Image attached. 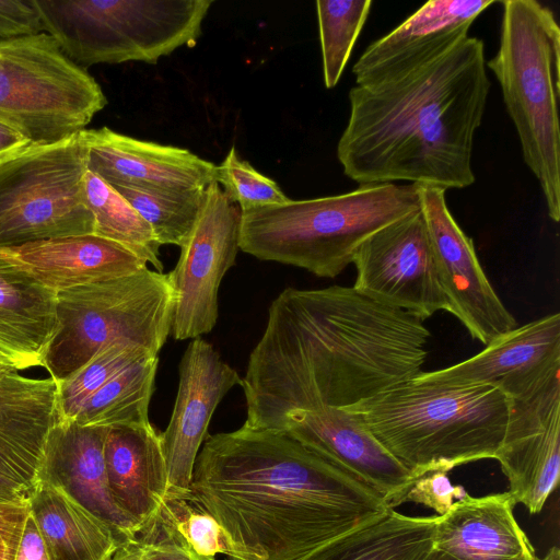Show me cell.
I'll return each instance as SVG.
<instances>
[{
    "instance_id": "cell-19",
    "label": "cell",
    "mask_w": 560,
    "mask_h": 560,
    "mask_svg": "<svg viewBox=\"0 0 560 560\" xmlns=\"http://www.w3.org/2000/svg\"><path fill=\"white\" fill-rule=\"evenodd\" d=\"M494 0H431L392 32L370 44L352 68L357 85L412 71L468 36L474 21Z\"/></svg>"
},
{
    "instance_id": "cell-30",
    "label": "cell",
    "mask_w": 560,
    "mask_h": 560,
    "mask_svg": "<svg viewBox=\"0 0 560 560\" xmlns=\"http://www.w3.org/2000/svg\"><path fill=\"white\" fill-rule=\"evenodd\" d=\"M148 349L115 341L97 350L83 365L56 382V423L75 421L86 400L118 372L148 355Z\"/></svg>"
},
{
    "instance_id": "cell-15",
    "label": "cell",
    "mask_w": 560,
    "mask_h": 560,
    "mask_svg": "<svg viewBox=\"0 0 560 560\" xmlns=\"http://www.w3.org/2000/svg\"><path fill=\"white\" fill-rule=\"evenodd\" d=\"M276 430L366 485L390 509L402 503L417 479L345 408L295 410Z\"/></svg>"
},
{
    "instance_id": "cell-13",
    "label": "cell",
    "mask_w": 560,
    "mask_h": 560,
    "mask_svg": "<svg viewBox=\"0 0 560 560\" xmlns=\"http://www.w3.org/2000/svg\"><path fill=\"white\" fill-rule=\"evenodd\" d=\"M420 205L442 290L454 315L485 346L517 326L485 273L474 243L446 205L445 191L419 186Z\"/></svg>"
},
{
    "instance_id": "cell-27",
    "label": "cell",
    "mask_w": 560,
    "mask_h": 560,
    "mask_svg": "<svg viewBox=\"0 0 560 560\" xmlns=\"http://www.w3.org/2000/svg\"><path fill=\"white\" fill-rule=\"evenodd\" d=\"M435 518L436 515L409 516L389 509L307 560H423L433 547Z\"/></svg>"
},
{
    "instance_id": "cell-42",
    "label": "cell",
    "mask_w": 560,
    "mask_h": 560,
    "mask_svg": "<svg viewBox=\"0 0 560 560\" xmlns=\"http://www.w3.org/2000/svg\"><path fill=\"white\" fill-rule=\"evenodd\" d=\"M423 560H456L453 557L448 556L445 552L436 550L432 547L429 553L423 558ZM541 560V558H540Z\"/></svg>"
},
{
    "instance_id": "cell-20",
    "label": "cell",
    "mask_w": 560,
    "mask_h": 560,
    "mask_svg": "<svg viewBox=\"0 0 560 560\" xmlns=\"http://www.w3.org/2000/svg\"><path fill=\"white\" fill-rule=\"evenodd\" d=\"M107 431L105 427L77 422L55 423L45 443L36 481L45 480L63 489L105 522L120 545L133 538L141 526L112 497L104 455Z\"/></svg>"
},
{
    "instance_id": "cell-43",
    "label": "cell",
    "mask_w": 560,
    "mask_h": 560,
    "mask_svg": "<svg viewBox=\"0 0 560 560\" xmlns=\"http://www.w3.org/2000/svg\"><path fill=\"white\" fill-rule=\"evenodd\" d=\"M10 372H18V370L5 357L0 354V375Z\"/></svg>"
},
{
    "instance_id": "cell-14",
    "label": "cell",
    "mask_w": 560,
    "mask_h": 560,
    "mask_svg": "<svg viewBox=\"0 0 560 560\" xmlns=\"http://www.w3.org/2000/svg\"><path fill=\"white\" fill-rule=\"evenodd\" d=\"M510 398V416L497 456L515 503L539 513L556 489L560 471V378Z\"/></svg>"
},
{
    "instance_id": "cell-16",
    "label": "cell",
    "mask_w": 560,
    "mask_h": 560,
    "mask_svg": "<svg viewBox=\"0 0 560 560\" xmlns=\"http://www.w3.org/2000/svg\"><path fill=\"white\" fill-rule=\"evenodd\" d=\"M178 372L174 409L160 436L167 467V489L187 490L212 415L230 389L243 385V378L200 337L189 342Z\"/></svg>"
},
{
    "instance_id": "cell-24",
    "label": "cell",
    "mask_w": 560,
    "mask_h": 560,
    "mask_svg": "<svg viewBox=\"0 0 560 560\" xmlns=\"http://www.w3.org/2000/svg\"><path fill=\"white\" fill-rule=\"evenodd\" d=\"M104 455L114 501L142 526L159 511L167 490L160 432L151 423L108 428Z\"/></svg>"
},
{
    "instance_id": "cell-37",
    "label": "cell",
    "mask_w": 560,
    "mask_h": 560,
    "mask_svg": "<svg viewBox=\"0 0 560 560\" xmlns=\"http://www.w3.org/2000/svg\"><path fill=\"white\" fill-rule=\"evenodd\" d=\"M44 33L35 0H0V40Z\"/></svg>"
},
{
    "instance_id": "cell-32",
    "label": "cell",
    "mask_w": 560,
    "mask_h": 560,
    "mask_svg": "<svg viewBox=\"0 0 560 560\" xmlns=\"http://www.w3.org/2000/svg\"><path fill=\"white\" fill-rule=\"evenodd\" d=\"M112 187L148 222L161 246L180 247L184 244L198 219L206 196V188L167 192L127 186Z\"/></svg>"
},
{
    "instance_id": "cell-9",
    "label": "cell",
    "mask_w": 560,
    "mask_h": 560,
    "mask_svg": "<svg viewBox=\"0 0 560 560\" xmlns=\"http://www.w3.org/2000/svg\"><path fill=\"white\" fill-rule=\"evenodd\" d=\"M106 104L96 80L50 35L0 40V121L33 144L84 130Z\"/></svg>"
},
{
    "instance_id": "cell-26",
    "label": "cell",
    "mask_w": 560,
    "mask_h": 560,
    "mask_svg": "<svg viewBox=\"0 0 560 560\" xmlns=\"http://www.w3.org/2000/svg\"><path fill=\"white\" fill-rule=\"evenodd\" d=\"M26 504L49 560H109L119 545L105 522L60 487L37 480L28 490Z\"/></svg>"
},
{
    "instance_id": "cell-18",
    "label": "cell",
    "mask_w": 560,
    "mask_h": 560,
    "mask_svg": "<svg viewBox=\"0 0 560 560\" xmlns=\"http://www.w3.org/2000/svg\"><path fill=\"white\" fill-rule=\"evenodd\" d=\"M80 133L88 171L112 186L188 192L215 182L217 165L187 149L136 139L107 127Z\"/></svg>"
},
{
    "instance_id": "cell-38",
    "label": "cell",
    "mask_w": 560,
    "mask_h": 560,
    "mask_svg": "<svg viewBox=\"0 0 560 560\" xmlns=\"http://www.w3.org/2000/svg\"><path fill=\"white\" fill-rule=\"evenodd\" d=\"M11 560H49L46 544L26 500L20 511Z\"/></svg>"
},
{
    "instance_id": "cell-5",
    "label": "cell",
    "mask_w": 560,
    "mask_h": 560,
    "mask_svg": "<svg viewBox=\"0 0 560 560\" xmlns=\"http://www.w3.org/2000/svg\"><path fill=\"white\" fill-rule=\"evenodd\" d=\"M415 184H368L322 198L241 211L240 249L260 260L335 278L360 245L384 226L420 210Z\"/></svg>"
},
{
    "instance_id": "cell-33",
    "label": "cell",
    "mask_w": 560,
    "mask_h": 560,
    "mask_svg": "<svg viewBox=\"0 0 560 560\" xmlns=\"http://www.w3.org/2000/svg\"><path fill=\"white\" fill-rule=\"evenodd\" d=\"M372 3L371 0L316 1L323 78L327 89L339 82Z\"/></svg>"
},
{
    "instance_id": "cell-1",
    "label": "cell",
    "mask_w": 560,
    "mask_h": 560,
    "mask_svg": "<svg viewBox=\"0 0 560 560\" xmlns=\"http://www.w3.org/2000/svg\"><path fill=\"white\" fill-rule=\"evenodd\" d=\"M429 337L421 318L354 287L287 288L242 377L245 423L276 430L292 411L347 408L406 383Z\"/></svg>"
},
{
    "instance_id": "cell-7",
    "label": "cell",
    "mask_w": 560,
    "mask_h": 560,
    "mask_svg": "<svg viewBox=\"0 0 560 560\" xmlns=\"http://www.w3.org/2000/svg\"><path fill=\"white\" fill-rule=\"evenodd\" d=\"M44 33L86 69L98 63H156L192 47L212 0H35Z\"/></svg>"
},
{
    "instance_id": "cell-17",
    "label": "cell",
    "mask_w": 560,
    "mask_h": 560,
    "mask_svg": "<svg viewBox=\"0 0 560 560\" xmlns=\"http://www.w3.org/2000/svg\"><path fill=\"white\" fill-rule=\"evenodd\" d=\"M560 372V314L516 326L479 353L413 381L444 385L491 384L509 398L525 396Z\"/></svg>"
},
{
    "instance_id": "cell-4",
    "label": "cell",
    "mask_w": 560,
    "mask_h": 560,
    "mask_svg": "<svg viewBox=\"0 0 560 560\" xmlns=\"http://www.w3.org/2000/svg\"><path fill=\"white\" fill-rule=\"evenodd\" d=\"M511 400L491 384L444 385L410 380L347 407L413 476L448 474L495 459Z\"/></svg>"
},
{
    "instance_id": "cell-2",
    "label": "cell",
    "mask_w": 560,
    "mask_h": 560,
    "mask_svg": "<svg viewBox=\"0 0 560 560\" xmlns=\"http://www.w3.org/2000/svg\"><path fill=\"white\" fill-rule=\"evenodd\" d=\"M184 493L219 523L225 560H307L390 509L284 431L246 423L207 436Z\"/></svg>"
},
{
    "instance_id": "cell-6",
    "label": "cell",
    "mask_w": 560,
    "mask_h": 560,
    "mask_svg": "<svg viewBox=\"0 0 560 560\" xmlns=\"http://www.w3.org/2000/svg\"><path fill=\"white\" fill-rule=\"evenodd\" d=\"M499 48L486 62L500 83L523 159L549 218L560 220V27L536 0H504Z\"/></svg>"
},
{
    "instance_id": "cell-23",
    "label": "cell",
    "mask_w": 560,
    "mask_h": 560,
    "mask_svg": "<svg viewBox=\"0 0 560 560\" xmlns=\"http://www.w3.org/2000/svg\"><path fill=\"white\" fill-rule=\"evenodd\" d=\"M56 382L19 372L0 375V472L28 490L57 421Z\"/></svg>"
},
{
    "instance_id": "cell-31",
    "label": "cell",
    "mask_w": 560,
    "mask_h": 560,
    "mask_svg": "<svg viewBox=\"0 0 560 560\" xmlns=\"http://www.w3.org/2000/svg\"><path fill=\"white\" fill-rule=\"evenodd\" d=\"M184 491L167 489L161 508L149 521L195 560H219L218 555L225 553L219 523L191 503Z\"/></svg>"
},
{
    "instance_id": "cell-29",
    "label": "cell",
    "mask_w": 560,
    "mask_h": 560,
    "mask_svg": "<svg viewBox=\"0 0 560 560\" xmlns=\"http://www.w3.org/2000/svg\"><path fill=\"white\" fill-rule=\"evenodd\" d=\"M84 198L94 218V233L116 242L163 271L160 247L151 226L109 184L86 171Z\"/></svg>"
},
{
    "instance_id": "cell-41",
    "label": "cell",
    "mask_w": 560,
    "mask_h": 560,
    "mask_svg": "<svg viewBox=\"0 0 560 560\" xmlns=\"http://www.w3.org/2000/svg\"><path fill=\"white\" fill-rule=\"evenodd\" d=\"M28 489L0 472V503L25 501Z\"/></svg>"
},
{
    "instance_id": "cell-44",
    "label": "cell",
    "mask_w": 560,
    "mask_h": 560,
    "mask_svg": "<svg viewBox=\"0 0 560 560\" xmlns=\"http://www.w3.org/2000/svg\"><path fill=\"white\" fill-rule=\"evenodd\" d=\"M0 550H1V537H0Z\"/></svg>"
},
{
    "instance_id": "cell-36",
    "label": "cell",
    "mask_w": 560,
    "mask_h": 560,
    "mask_svg": "<svg viewBox=\"0 0 560 560\" xmlns=\"http://www.w3.org/2000/svg\"><path fill=\"white\" fill-rule=\"evenodd\" d=\"M468 493L462 486H453L446 472L429 471L416 479L402 503L413 502L445 514L453 503Z\"/></svg>"
},
{
    "instance_id": "cell-10",
    "label": "cell",
    "mask_w": 560,
    "mask_h": 560,
    "mask_svg": "<svg viewBox=\"0 0 560 560\" xmlns=\"http://www.w3.org/2000/svg\"><path fill=\"white\" fill-rule=\"evenodd\" d=\"M81 133L33 144L0 162V249L94 233L84 198Z\"/></svg>"
},
{
    "instance_id": "cell-12",
    "label": "cell",
    "mask_w": 560,
    "mask_h": 560,
    "mask_svg": "<svg viewBox=\"0 0 560 560\" xmlns=\"http://www.w3.org/2000/svg\"><path fill=\"white\" fill-rule=\"evenodd\" d=\"M353 287L422 320L448 311L420 210L378 230L354 254Z\"/></svg>"
},
{
    "instance_id": "cell-22",
    "label": "cell",
    "mask_w": 560,
    "mask_h": 560,
    "mask_svg": "<svg viewBox=\"0 0 560 560\" xmlns=\"http://www.w3.org/2000/svg\"><path fill=\"white\" fill-rule=\"evenodd\" d=\"M506 491L465 495L436 515L433 548L456 560H540L514 516Z\"/></svg>"
},
{
    "instance_id": "cell-39",
    "label": "cell",
    "mask_w": 560,
    "mask_h": 560,
    "mask_svg": "<svg viewBox=\"0 0 560 560\" xmlns=\"http://www.w3.org/2000/svg\"><path fill=\"white\" fill-rule=\"evenodd\" d=\"M24 501L0 503V560H11L15 528Z\"/></svg>"
},
{
    "instance_id": "cell-21",
    "label": "cell",
    "mask_w": 560,
    "mask_h": 560,
    "mask_svg": "<svg viewBox=\"0 0 560 560\" xmlns=\"http://www.w3.org/2000/svg\"><path fill=\"white\" fill-rule=\"evenodd\" d=\"M0 257L55 292L148 268L145 260L122 245L95 234L1 248Z\"/></svg>"
},
{
    "instance_id": "cell-11",
    "label": "cell",
    "mask_w": 560,
    "mask_h": 560,
    "mask_svg": "<svg viewBox=\"0 0 560 560\" xmlns=\"http://www.w3.org/2000/svg\"><path fill=\"white\" fill-rule=\"evenodd\" d=\"M240 221L238 206L217 182L208 185L198 219L167 273L175 294L174 339H195L214 328L219 287L240 249Z\"/></svg>"
},
{
    "instance_id": "cell-40",
    "label": "cell",
    "mask_w": 560,
    "mask_h": 560,
    "mask_svg": "<svg viewBox=\"0 0 560 560\" xmlns=\"http://www.w3.org/2000/svg\"><path fill=\"white\" fill-rule=\"evenodd\" d=\"M33 143L11 126L0 121V162L30 148Z\"/></svg>"
},
{
    "instance_id": "cell-34",
    "label": "cell",
    "mask_w": 560,
    "mask_h": 560,
    "mask_svg": "<svg viewBox=\"0 0 560 560\" xmlns=\"http://www.w3.org/2000/svg\"><path fill=\"white\" fill-rule=\"evenodd\" d=\"M215 182L223 186L224 192L232 202L238 205L241 211L280 205L290 199L275 180L256 171L247 161L241 160L235 147L217 165Z\"/></svg>"
},
{
    "instance_id": "cell-8",
    "label": "cell",
    "mask_w": 560,
    "mask_h": 560,
    "mask_svg": "<svg viewBox=\"0 0 560 560\" xmlns=\"http://www.w3.org/2000/svg\"><path fill=\"white\" fill-rule=\"evenodd\" d=\"M174 307L168 275L149 268L58 291L59 330L43 368L58 382L115 341L159 354L172 330Z\"/></svg>"
},
{
    "instance_id": "cell-28",
    "label": "cell",
    "mask_w": 560,
    "mask_h": 560,
    "mask_svg": "<svg viewBox=\"0 0 560 560\" xmlns=\"http://www.w3.org/2000/svg\"><path fill=\"white\" fill-rule=\"evenodd\" d=\"M158 362L159 354H151L118 372L86 400L74 422L105 428L149 424Z\"/></svg>"
},
{
    "instance_id": "cell-35",
    "label": "cell",
    "mask_w": 560,
    "mask_h": 560,
    "mask_svg": "<svg viewBox=\"0 0 560 560\" xmlns=\"http://www.w3.org/2000/svg\"><path fill=\"white\" fill-rule=\"evenodd\" d=\"M109 560H195L179 545L171 540L148 521L135 537L118 545Z\"/></svg>"
},
{
    "instance_id": "cell-25",
    "label": "cell",
    "mask_w": 560,
    "mask_h": 560,
    "mask_svg": "<svg viewBox=\"0 0 560 560\" xmlns=\"http://www.w3.org/2000/svg\"><path fill=\"white\" fill-rule=\"evenodd\" d=\"M58 330L57 292L0 257V354L18 371L43 368Z\"/></svg>"
},
{
    "instance_id": "cell-3",
    "label": "cell",
    "mask_w": 560,
    "mask_h": 560,
    "mask_svg": "<svg viewBox=\"0 0 560 560\" xmlns=\"http://www.w3.org/2000/svg\"><path fill=\"white\" fill-rule=\"evenodd\" d=\"M490 86L483 42L471 36L412 71L355 84L337 144L343 173L360 185H472L474 138Z\"/></svg>"
}]
</instances>
